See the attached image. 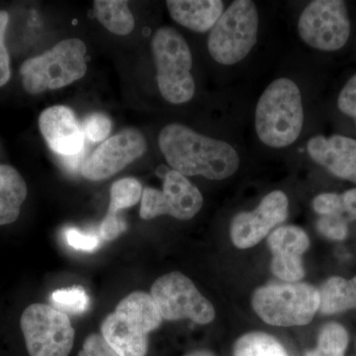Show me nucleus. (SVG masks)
<instances>
[{"label": "nucleus", "mask_w": 356, "mask_h": 356, "mask_svg": "<svg viewBox=\"0 0 356 356\" xmlns=\"http://www.w3.org/2000/svg\"><path fill=\"white\" fill-rule=\"evenodd\" d=\"M273 252L271 271L288 283L299 282L305 276L302 255L310 247V238L297 226H281L267 238Z\"/></svg>", "instance_id": "13"}, {"label": "nucleus", "mask_w": 356, "mask_h": 356, "mask_svg": "<svg viewBox=\"0 0 356 356\" xmlns=\"http://www.w3.org/2000/svg\"><path fill=\"white\" fill-rule=\"evenodd\" d=\"M20 327L30 356H69L72 350L74 330L65 312L32 304L23 312Z\"/></svg>", "instance_id": "7"}, {"label": "nucleus", "mask_w": 356, "mask_h": 356, "mask_svg": "<svg viewBox=\"0 0 356 356\" xmlns=\"http://www.w3.org/2000/svg\"><path fill=\"white\" fill-rule=\"evenodd\" d=\"M119 211L109 208L106 216L100 226V236L103 241L111 242L118 238L127 229L125 220L118 215Z\"/></svg>", "instance_id": "29"}, {"label": "nucleus", "mask_w": 356, "mask_h": 356, "mask_svg": "<svg viewBox=\"0 0 356 356\" xmlns=\"http://www.w3.org/2000/svg\"><path fill=\"white\" fill-rule=\"evenodd\" d=\"M65 240L70 247L83 252H92L99 245V238L93 234L81 233L79 229L70 228L65 231Z\"/></svg>", "instance_id": "32"}, {"label": "nucleus", "mask_w": 356, "mask_h": 356, "mask_svg": "<svg viewBox=\"0 0 356 356\" xmlns=\"http://www.w3.org/2000/svg\"><path fill=\"white\" fill-rule=\"evenodd\" d=\"M200 191L186 177L175 170L166 172L163 191L147 187L143 191L140 216L144 220L168 215L175 219L191 220L203 206Z\"/></svg>", "instance_id": "10"}, {"label": "nucleus", "mask_w": 356, "mask_h": 356, "mask_svg": "<svg viewBox=\"0 0 356 356\" xmlns=\"http://www.w3.org/2000/svg\"><path fill=\"white\" fill-rule=\"evenodd\" d=\"M289 201L284 192L267 194L259 205L250 212L238 213L231 222L232 242L245 250L254 247L288 216Z\"/></svg>", "instance_id": "12"}, {"label": "nucleus", "mask_w": 356, "mask_h": 356, "mask_svg": "<svg viewBox=\"0 0 356 356\" xmlns=\"http://www.w3.org/2000/svg\"><path fill=\"white\" fill-rule=\"evenodd\" d=\"M86 72V44L76 38L64 40L38 57L28 58L20 67L23 86L30 95L65 88Z\"/></svg>", "instance_id": "3"}, {"label": "nucleus", "mask_w": 356, "mask_h": 356, "mask_svg": "<svg viewBox=\"0 0 356 356\" xmlns=\"http://www.w3.org/2000/svg\"><path fill=\"white\" fill-rule=\"evenodd\" d=\"M143 195V187L136 178H122L114 182L110 191L109 208L116 211L126 209L136 205Z\"/></svg>", "instance_id": "24"}, {"label": "nucleus", "mask_w": 356, "mask_h": 356, "mask_svg": "<svg viewBox=\"0 0 356 356\" xmlns=\"http://www.w3.org/2000/svg\"><path fill=\"white\" fill-rule=\"evenodd\" d=\"M348 219L344 216H322L317 222L321 235L332 241H343L348 236Z\"/></svg>", "instance_id": "26"}, {"label": "nucleus", "mask_w": 356, "mask_h": 356, "mask_svg": "<svg viewBox=\"0 0 356 356\" xmlns=\"http://www.w3.org/2000/svg\"><path fill=\"white\" fill-rule=\"evenodd\" d=\"M303 125V102L298 86L287 77L275 79L264 89L255 108L257 137L267 147L283 149L298 140Z\"/></svg>", "instance_id": "2"}, {"label": "nucleus", "mask_w": 356, "mask_h": 356, "mask_svg": "<svg viewBox=\"0 0 356 356\" xmlns=\"http://www.w3.org/2000/svg\"><path fill=\"white\" fill-rule=\"evenodd\" d=\"M8 19V14L6 11H0V44H4Z\"/></svg>", "instance_id": "36"}, {"label": "nucleus", "mask_w": 356, "mask_h": 356, "mask_svg": "<svg viewBox=\"0 0 356 356\" xmlns=\"http://www.w3.org/2000/svg\"><path fill=\"white\" fill-rule=\"evenodd\" d=\"M152 49L159 92L166 102L184 104L195 93L188 44L177 30L161 27L154 34Z\"/></svg>", "instance_id": "4"}, {"label": "nucleus", "mask_w": 356, "mask_h": 356, "mask_svg": "<svg viewBox=\"0 0 356 356\" xmlns=\"http://www.w3.org/2000/svg\"><path fill=\"white\" fill-rule=\"evenodd\" d=\"M10 60L6 44H0V88L6 86L10 79Z\"/></svg>", "instance_id": "34"}, {"label": "nucleus", "mask_w": 356, "mask_h": 356, "mask_svg": "<svg viewBox=\"0 0 356 356\" xmlns=\"http://www.w3.org/2000/svg\"><path fill=\"white\" fill-rule=\"evenodd\" d=\"M259 30V14L254 2H232L211 29L207 43L211 57L222 65L242 62L257 44Z\"/></svg>", "instance_id": "6"}, {"label": "nucleus", "mask_w": 356, "mask_h": 356, "mask_svg": "<svg viewBox=\"0 0 356 356\" xmlns=\"http://www.w3.org/2000/svg\"><path fill=\"white\" fill-rule=\"evenodd\" d=\"M350 343L348 332L337 323H327L318 332L317 348L306 356H344Z\"/></svg>", "instance_id": "23"}, {"label": "nucleus", "mask_w": 356, "mask_h": 356, "mask_svg": "<svg viewBox=\"0 0 356 356\" xmlns=\"http://www.w3.org/2000/svg\"><path fill=\"white\" fill-rule=\"evenodd\" d=\"M350 31L348 6L343 0L312 1L298 20L300 38L315 50H341L348 43Z\"/></svg>", "instance_id": "8"}, {"label": "nucleus", "mask_w": 356, "mask_h": 356, "mask_svg": "<svg viewBox=\"0 0 356 356\" xmlns=\"http://www.w3.org/2000/svg\"><path fill=\"white\" fill-rule=\"evenodd\" d=\"M93 7L96 17L108 31L120 36L133 31L135 20L127 1L96 0Z\"/></svg>", "instance_id": "21"}, {"label": "nucleus", "mask_w": 356, "mask_h": 356, "mask_svg": "<svg viewBox=\"0 0 356 356\" xmlns=\"http://www.w3.org/2000/svg\"><path fill=\"white\" fill-rule=\"evenodd\" d=\"M144 135L136 129H127L104 140L84 161L81 173L92 181L113 177L140 158L147 151Z\"/></svg>", "instance_id": "11"}, {"label": "nucleus", "mask_w": 356, "mask_h": 356, "mask_svg": "<svg viewBox=\"0 0 356 356\" xmlns=\"http://www.w3.org/2000/svg\"><path fill=\"white\" fill-rule=\"evenodd\" d=\"M233 356H288V353L275 337L266 332H252L236 339Z\"/></svg>", "instance_id": "22"}, {"label": "nucleus", "mask_w": 356, "mask_h": 356, "mask_svg": "<svg viewBox=\"0 0 356 356\" xmlns=\"http://www.w3.org/2000/svg\"><path fill=\"white\" fill-rule=\"evenodd\" d=\"M252 308L266 324L299 327L310 324L320 309L318 289L308 283H280L257 288Z\"/></svg>", "instance_id": "5"}, {"label": "nucleus", "mask_w": 356, "mask_h": 356, "mask_svg": "<svg viewBox=\"0 0 356 356\" xmlns=\"http://www.w3.org/2000/svg\"><path fill=\"white\" fill-rule=\"evenodd\" d=\"M84 149L81 153L76 154L72 156H60V161L65 170H69L70 172H77L83 168L84 161Z\"/></svg>", "instance_id": "35"}, {"label": "nucleus", "mask_w": 356, "mask_h": 356, "mask_svg": "<svg viewBox=\"0 0 356 356\" xmlns=\"http://www.w3.org/2000/svg\"><path fill=\"white\" fill-rule=\"evenodd\" d=\"M151 295L163 318H188L198 325L210 324L216 316L214 307L194 283L181 273L161 276L152 286Z\"/></svg>", "instance_id": "9"}, {"label": "nucleus", "mask_w": 356, "mask_h": 356, "mask_svg": "<svg viewBox=\"0 0 356 356\" xmlns=\"http://www.w3.org/2000/svg\"><path fill=\"white\" fill-rule=\"evenodd\" d=\"M26 197L27 185L20 173L13 166L0 165V226L18 219Z\"/></svg>", "instance_id": "18"}, {"label": "nucleus", "mask_w": 356, "mask_h": 356, "mask_svg": "<svg viewBox=\"0 0 356 356\" xmlns=\"http://www.w3.org/2000/svg\"><path fill=\"white\" fill-rule=\"evenodd\" d=\"M115 311L130 318L147 334L158 329L163 323V317L156 302L152 295L146 292L131 293L121 300Z\"/></svg>", "instance_id": "20"}, {"label": "nucleus", "mask_w": 356, "mask_h": 356, "mask_svg": "<svg viewBox=\"0 0 356 356\" xmlns=\"http://www.w3.org/2000/svg\"><path fill=\"white\" fill-rule=\"evenodd\" d=\"M79 356H119L107 343L102 334H91L84 339Z\"/></svg>", "instance_id": "31"}, {"label": "nucleus", "mask_w": 356, "mask_h": 356, "mask_svg": "<svg viewBox=\"0 0 356 356\" xmlns=\"http://www.w3.org/2000/svg\"><path fill=\"white\" fill-rule=\"evenodd\" d=\"M159 146L168 165L184 177L224 180L240 168V156L225 140L201 135L192 129L172 123L159 136Z\"/></svg>", "instance_id": "1"}, {"label": "nucleus", "mask_w": 356, "mask_h": 356, "mask_svg": "<svg viewBox=\"0 0 356 356\" xmlns=\"http://www.w3.org/2000/svg\"><path fill=\"white\" fill-rule=\"evenodd\" d=\"M309 156L341 179L356 184V140L346 136H315L307 143Z\"/></svg>", "instance_id": "15"}, {"label": "nucleus", "mask_w": 356, "mask_h": 356, "mask_svg": "<svg viewBox=\"0 0 356 356\" xmlns=\"http://www.w3.org/2000/svg\"><path fill=\"white\" fill-rule=\"evenodd\" d=\"M102 334L119 356H146L147 334L133 321L115 311L103 321Z\"/></svg>", "instance_id": "16"}, {"label": "nucleus", "mask_w": 356, "mask_h": 356, "mask_svg": "<svg viewBox=\"0 0 356 356\" xmlns=\"http://www.w3.org/2000/svg\"><path fill=\"white\" fill-rule=\"evenodd\" d=\"M185 356H217L215 353H211L209 350H197L193 351V353H189V355Z\"/></svg>", "instance_id": "37"}, {"label": "nucleus", "mask_w": 356, "mask_h": 356, "mask_svg": "<svg viewBox=\"0 0 356 356\" xmlns=\"http://www.w3.org/2000/svg\"><path fill=\"white\" fill-rule=\"evenodd\" d=\"M39 128L58 156H76L84 149L83 127L69 107L57 105L44 109L39 117Z\"/></svg>", "instance_id": "14"}, {"label": "nucleus", "mask_w": 356, "mask_h": 356, "mask_svg": "<svg viewBox=\"0 0 356 356\" xmlns=\"http://www.w3.org/2000/svg\"><path fill=\"white\" fill-rule=\"evenodd\" d=\"M337 107L346 116L351 117L356 126V74L341 89L337 98Z\"/></svg>", "instance_id": "30"}, {"label": "nucleus", "mask_w": 356, "mask_h": 356, "mask_svg": "<svg viewBox=\"0 0 356 356\" xmlns=\"http://www.w3.org/2000/svg\"><path fill=\"white\" fill-rule=\"evenodd\" d=\"M313 209L321 216H343L341 194L327 192L318 194L312 202Z\"/></svg>", "instance_id": "28"}, {"label": "nucleus", "mask_w": 356, "mask_h": 356, "mask_svg": "<svg viewBox=\"0 0 356 356\" xmlns=\"http://www.w3.org/2000/svg\"><path fill=\"white\" fill-rule=\"evenodd\" d=\"M111 128V121L106 115L91 114L84 121V136L91 142H102L108 137Z\"/></svg>", "instance_id": "27"}, {"label": "nucleus", "mask_w": 356, "mask_h": 356, "mask_svg": "<svg viewBox=\"0 0 356 356\" xmlns=\"http://www.w3.org/2000/svg\"><path fill=\"white\" fill-rule=\"evenodd\" d=\"M341 200L348 221L356 220V188H351L341 194Z\"/></svg>", "instance_id": "33"}, {"label": "nucleus", "mask_w": 356, "mask_h": 356, "mask_svg": "<svg viewBox=\"0 0 356 356\" xmlns=\"http://www.w3.org/2000/svg\"><path fill=\"white\" fill-rule=\"evenodd\" d=\"M51 300L58 307V310L69 312L74 315L86 313L90 302L88 293L81 286L57 290L51 294Z\"/></svg>", "instance_id": "25"}, {"label": "nucleus", "mask_w": 356, "mask_h": 356, "mask_svg": "<svg viewBox=\"0 0 356 356\" xmlns=\"http://www.w3.org/2000/svg\"><path fill=\"white\" fill-rule=\"evenodd\" d=\"M166 6L177 24L199 33L211 31L224 13L221 0H168Z\"/></svg>", "instance_id": "17"}, {"label": "nucleus", "mask_w": 356, "mask_h": 356, "mask_svg": "<svg viewBox=\"0 0 356 356\" xmlns=\"http://www.w3.org/2000/svg\"><path fill=\"white\" fill-rule=\"evenodd\" d=\"M323 315H334L356 309V276L351 280L332 276L318 288Z\"/></svg>", "instance_id": "19"}]
</instances>
